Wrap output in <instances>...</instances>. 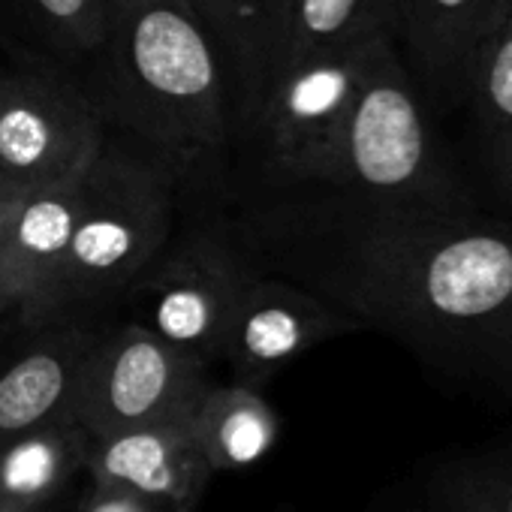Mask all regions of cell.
Instances as JSON below:
<instances>
[{"label": "cell", "instance_id": "cell-14", "mask_svg": "<svg viewBox=\"0 0 512 512\" xmlns=\"http://www.w3.org/2000/svg\"><path fill=\"white\" fill-rule=\"evenodd\" d=\"M512 0H395L398 31L434 85H461L482 40L506 19Z\"/></svg>", "mask_w": 512, "mask_h": 512}, {"label": "cell", "instance_id": "cell-21", "mask_svg": "<svg viewBox=\"0 0 512 512\" xmlns=\"http://www.w3.org/2000/svg\"><path fill=\"white\" fill-rule=\"evenodd\" d=\"M79 512H196V506H178V509H160L130 491L109 488V485H91L88 497L82 500Z\"/></svg>", "mask_w": 512, "mask_h": 512}, {"label": "cell", "instance_id": "cell-6", "mask_svg": "<svg viewBox=\"0 0 512 512\" xmlns=\"http://www.w3.org/2000/svg\"><path fill=\"white\" fill-rule=\"evenodd\" d=\"M208 380V365L157 332L130 320L100 329L73 404V419L106 437L133 425L196 413Z\"/></svg>", "mask_w": 512, "mask_h": 512}, {"label": "cell", "instance_id": "cell-1", "mask_svg": "<svg viewBox=\"0 0 512 512\" xmlns=\"http://www.w3.org/2000/svg\"><path fill=\"white\" fill-rule=\"evenodd\" d=\"M253 272L281 275L458 371L512 347V238L437 205L326 184H269L226 229Z\"/></svg>", "mask_w": 512, "mask_h": 512}, {"label": "cell", "instance_id": "cell-18", "mask_svg": "<svg viewBox=\"0 0 512 512\" xmlns=\"http://www.w3.org/2000/svg\"><path fill=\"white\" fill-rule=\"evenodd\" d=\"M0 7L58 58H91L106 34V0H0Z\"/></svg>", "mask_w": 512, "mask_h": 512}, {"label": "cell", "instance_id": "cell-20", "mask_svg": "<svg viewBox=\"0 0 512 512\" xmlns=\"http://www.w3.org/2000/svg\"><path fill=\"white\" fill-rule=\"evenodd\" d=\"M431 500L443 512H512V461H467L440 470Z\"/></svg>", "mask_w": 512, "mask_h": 512}, {"label": "cell", "instance_id": "cell-15", "mask_svg": "<svg viewBox=\"0 0 512 512\" xmlns=\"http://www.w3.org/2000/svg\"><path fill=\"white\" fill-rule=\"evenodd\" d=\"M91 434L58 419L0 443V512H52L85 473Z\"/></svg>", "mask_w": 512, "mask_h": 512}, {"label": "cell", "instance_id": "cell-7", "mask_svg": "<svg viewBox=\"0 0 512 512\" xmlns=\"http://www.w3.org/2000/svg\"><path fill=\"white\" fill-rule=\"evenodd\" d=\"M253 269L226 229L169 238L124 293L136 323L211 365L220 359L235 299Z\"/></svg>", "mask_w": 512, "mask_h": 512}, {"label": "cell", "instance_id": "cell-11", "mask_svg": "<svg viewBox=\"0 0 512 512\" xmlns=\"http://www.w3.org/2000/svg\"><path fill=\"white\" fill-rule=\"evenodd\" d=\"M28 332V344L0 365V443L73 419L82 371L100 335L94 323H55Z\"/></svg>", "mask_w": 512, "mask_h": 512}, {"label": "cell", "instance_id": "cell-17", "mask_svg": "<svg viewBox=\"0 0 512 512\" xmlns=\"http://www.w3.org/2000/svg\"><path fill=\"white\" fill-rule=\"evenodd\" d=\"M214 40L229 76L238 130L250 121L263 91L266 49L278 0H187Z\"/></svg>", "mask_w": 512, "mask_h": 512}, {"label": "cell", "instance_id": "cell-4", "mask_svg": "<svg viewBox=\"0 0 512 512\" xmlns=\"http://www.w3.org/2000/svg\"><path fill=\"white\" fill-rule=\"evenodd\" d=\"M302 184H326L377 202L437 205L428 121L395 37L377 43L344 127Z\"/></svg>", "mask_w": 512, "mask_h": 512}, {"label": "cell", "instance_id": "cell-22", "mask_svg": "<svg viewBox=\"0 0 512 512\" xmlns=\"http://www.w3.org/2000/svg\"><path fill=\"white\" fill-rule=\"evenodd\" d=\"M16 190L0 187V314L10 311L7 305V250H10V220L16 205Z\"/></svg>", "mask_w": 512, "mask_h": 512}, {"label": "cell", "instance_id": "cell-13", "mask_svg": "<svg viewBox=\"0 0 512 512\" xmlns=\"http://www.w3.org/2000/svg\"><path fill=\"white\" fill-rule=\"evenodd\" d=\"M88 172L73 181L16 196L7 250L10 311H25L61 266L88 199Z\"/></svg>", "mask_w": 512, "mask_h": 512}, {"label": "cell", "instance_id": "cell-2", "mask_svg": "<svg viewBox=\"0 0 512 512\" xmlns=\"http://www.w3.org/2000/svg\"><path fill=\"white\" fill-rule=\"evenodd\" d=\"M88 91L106 124L121 127L172 181H211L238 133L220 52L187 0H106Z\"/></svg>", "mask_w": 512, "mask_h": 512}, {"label": "cell", "instance_id": "cell-5", "mask_svg": "<svg viewBox=\"0 0 512 512\" xmlns=\"http://www.w3.org/2000/svg\"><path fill=\"white\" fill-rule=\"evenodd\" d=\"M91 94L64 73L0 67V187L25 193L85 175L106 148Z\"/></svg>", "mask_w": 512, "mask_h": 512}, {"label": "cell", "instance_id": "cell-3", "mask_svg": "<svg viewBox=\"0 0 512 512\" xmlns=\"http://www.w3.org/2000/svg\"><path fill=\"white\" fill-rule=\"evenodd\" d=\"M172 184L136 145L106 142L88 172V199L70 247L40 296L19 311L22 326L91 323L100 305L124 299L172 238Z\"/></svg>", "mask_w": 512, "mask_h": 512}, {"label": "cell", "instance_id": "cell-8", "mask_svg": "<svg viewBox=\"0 0 512 512\" xmlns=\"http://www.w3.org/2000/svg\"><path fill=\"white\" fill-rule=\"evenodd\" d=\"M383 37L314 55L287 70L256 106L244 133L266 157L269 184H302L344 127L368 61Z\"/></svg>", "mask_w": 512, "mask_h": 512}, {"label": "cell", "instance_id": "cell-19", "mask_svg": "<svg viewBox=\"0 0 512 512\" xmlns=\"http://www.w3.org/2000/svg\"><path fill=\"white\" fill-rule=\"evenodd\" d=\"M476 109L512 163V10L476 49L467 79Z\"/></svg>", "mask_w": 512, "mask_h": 512}, {"label": "cell", "instance_id": "cell-9", "mask_svg": "<svg viewBox=\"0 0 512 512\" xmlns=\"http://www.w3.org/2000/svg\"><path fill=\"white\" fill-rule=\"evenodd\" d=\"M353 329H359L353 317L308 287L250 272L235 299L220 359L232 368L235 383L260 389L311 347Z\"/></svg>", "mask_w": 512, "mask_h": 512}, {"label": "cell", "instance_id": "cell-12", "mask_svg": "<svg viewBox=\"0 0 512 512\" xmlns=\"http://www.w3.org/2000/svg\"><path fill=\"white\" fill-rule=\"evenodd\" d=\"M380 34H398L395 0H278L260 100L296 64Z\"/></svg>", "mask_w": 512, "mask_h": 512}, {"label": "cell", "instance_id": "cell-16", "mask_svg": "<svg viewBox=\"0 0 512 512\" xmlns=\"http://www.w3.org/2000/svg\"><path fill=\"white\" fill-rule=\"evenodd\" d=\"M278 413L244 383L208 386L196 413L193 434L211 473H241L260 464L278 443Z\"/></svg>", "mask_w": 512, "mask_h": 512}, {"label": "cell", "instance_id": "cell-10", "mask_svg": "<svg viewBox=\"0 0 512 512\" xmlns=\"http://www.w3.org/2000/svg\"><path fill=\"white\" fill-rule=\"evenodd\" d=\"M85 473L91 485L130 491L160 509L196 506L211 476L193 434V413L91 437Z\"/></svg>", "mask_w": 512, "mask_h": 512}]
</instances>
